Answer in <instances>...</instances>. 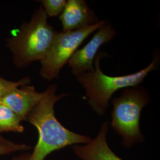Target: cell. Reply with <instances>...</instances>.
Returning a JSON list of instances; mask_svg holds the SVG:
<instances>
[{"label": "cell", "mask_w": 160, "mask_h": 160, "mask_svg": "<svg viewBox=\"0 0 160 160\" xmlns=\"http://www.w3.org/2000/svg\"><path fill=\"white\" fill-rule=\"evenodd\" d=\"M46 94L27 116L26 120L38 130V142L29 160H44L52 152L67 146L88 143V136L71 131L58 120L55 114V104L67 93L57 95V86L52 84L46 89Z\"/></svg>", "instance_id": "6da1fadb"}, {"label": "cell", "mask_w": 160, "mask_h": 160, "mask_svg": "<svg viewBox=\"0 0 160 160\" xmlns=\"http://www.w3.org/2000/svg\"><path fill=\"white\" fill-rule=\"evenodd\" d=\"M106 55L98 52L94 61V69L75 76L76 80L86 90V97L89 106L98 115L103 116L109 107V101L117 90L138 86L149 73L158 68L159 55H155L151 63L145 68L131 74L109 76L100 68V60Z\"/></svg>", "instance_id": "7a4b0ae2"}, {"label": "cell", "mask_w": 160, "mask_h": 160, "mask_svg": "<svg viewBox=\"0 0 160 160\" xmlns=\"http://www.w3.org/2000/svg\"><path fill=\"white\" fill-rule=\"evenodd\" d=\"M47 18L41 6L34 12L30 21L23 23L7 40L14 63L18 68H25L34 61H42L50 49L57 32L48 24Z\"/></svg>", "instance_id": "3957f363"}, {"label": "cell", "mask_w": 160, "mask_h": 160, "mask_svg": "<svg viewBox=\"0 0 160 160\" xmlns=\"http://www.w3.org/2000/svg\"><path fill=\"white\" fill-rule=\"evenodd\" d=\"M150 102L148 90L139 85L126 88L120 96L113 99L111 125L122 137L123 146L131 147L143 142L140 117L142 110Z\"/></svg>", "instance_id": "277c9868"}, {"label": "cell", "mask_w": 160, "mask_h": 160, "mask_svg": "<svg viewBox=\"0 0 160 160\" xmlns=\"http://www.w3.org/2000/svg\"><path fill=\"white\" fill-rule=\"evenodd\" d=\"M107 23L103 20L76 30L57 32L50 49L40 61L42 77L49 81L58 78L61 69L86 38Z\"/></svg>", "instance_id": "5b68a950"}, {"label": "cell", "mask_w": 160, "mask_h": 160, "mask_svg": "<svg viewBox=\"0 0 160 160\" xmlns=\"http://www.w3.org/2000/svg\"><path fill=\"white\" fill-rule=\"evenodd\" d=\"M116 31L110 24H106L98 30L87 45L75 52L68 62L75 77L94 69V61L100 48L112 40Z\"/></svg>", "instance_id": "8992f818"}, {"label": "cell", "mask_w": 160, "mask_h": 160, "mask_svg": "<svg viewBox=\"0 0 160 160\" xmlns=\"http://www.w3.org/2000/svg\"><path fill=\"white\" fill-rule=\"evenodd\" d=\"M46 90L39 92L34 86H20L7 92L0 98V102L17 114L22 121L26 120L30 112L46 96Z\"/></svg>", "instance_id": "52a82bcc"}, {"label": "cell", "mask_w": 160, "mask_h": 160, "mask_svg": "<svg viewBox=\"0 0 160 160\" xmlns=\"http://www.w3.org/2000/svg\"><path fill=\"white\" fill-rule=\"evenodd\" d=\"M62 31H73L94 24L100 21L84 0H68L59 16Z\"/></svg>", "instance_id": "ba28073f"}, {"label": "cell", "mask_w": 160, "mask_h": 160, "mask_svg": "<svg viewBox=\"0 0 160 160\" xmlns=\"http://www.w3.org/2000/svg\"><path fill=\"white\" fill-rule=\"evenodd\" d=\"M109 122H104L97 137L84 145H74L75 155L82 160H123L109 147L107 141Z\"/></svg>", "instance_id": "9c48e42d"}, {"label": "cell", "mask_w": 160, "mask_h": 160, "mask_svg": "<svg viewBox=\"0 0 160 160\" xmlns=\"http://www.w3.org/2000/svg\"><path fill=\"white\" fill-rule=\"evenodd\" d=\"M22 122L12 109L0 102V133L23 132L24 128L21 123Z\"/></svg>", "instance_id": "30bf717a"}, {"label": "cell", "mask_w": 160, "mask_h": 160, "mask_svg": "<svg viewBox=\"0 0 160 160\" xmlns=\"http://www.w3.org/2000/svg\"><path fill=\"white\" fill-rule=\"evenodd\" d=\"M47 16L55 17L61 14L67 3L65 0H43L41 1Z\"/></svg>", "instance_id": "8fae6325"}, {"label": "cell", "mask_w": 160, "mask_h": 160, "mask_svg": "<svg viewBox=\"0 0 160 160\" xmlns=\"http://www.w3.org/2000/svg\"><path fill=\"white\" fill-rule=\"evenodd\" d=\"M32 148V147L28 145L15 143L8 141L7 142L0 143V156L12 154L20 151H28Z\"/></svg>", "instance_id": "7c38bea8"}, {"label": "cell", "mask_w": 160, "mask_h": 160, "mask_svg": "<svg viewBox=\"0 0 160 160\" xmlns=\"http://www.w3.org/2000/svg\"><path fill=\"white\" fill-rule=\"evenodd\" d=\"M30 82L29 77L23 78L18 81H11L0 77V98L7 92L20 86L28 85Z\"/></svg>", "instance_id": "4fadbf2b"}, {"label": "cell", "mask_w": 160, "mask_h": 160, "mask_svg": "<svg viewBox=\"0 0 160 160\" xmlns=\"http://www.w3.org/2000/svg\"><path fill=\"white\" fill-rule=\"evenodd\" d=\"M30 156V153H23L22 154L15 157L12 160H29Z\"/></svg>", "instance_id": "5bb4252c"}, {"label": "cell", "mask_w": 160, "mask_h": 160, "mask_svg": "<svg viewBox=\"0 0 160 160\" xmlns=\"http://www.w3.org/2000/svg\"><path fill=\"white\" fill-rule=\"evenodd\" d=\"M9 140L6 139V138L2 137L0 135V143H5V142H7Z\"/></svg>", "instance_id": "9a60e30c"}]
</instances>
